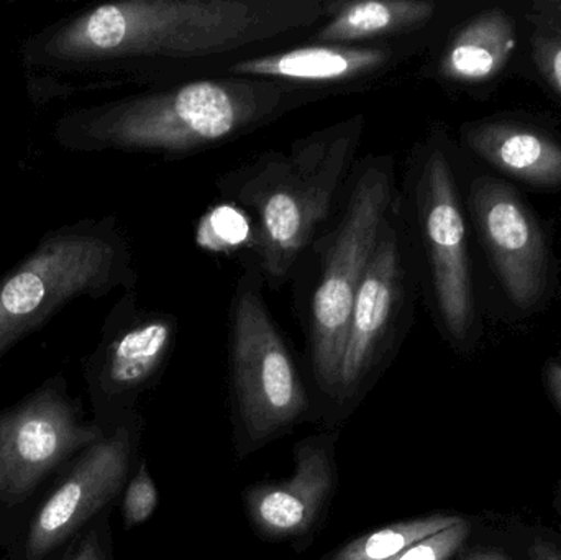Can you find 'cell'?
Listing matches in <instances>:
<instances>
[{
	"label": "cell",
	"instance_id": "24",
	"mask_svg": "<svg viewBox=\"0 0 561 560\" xmlns=\"http://www.w3.org/2000/svg\"><path fill=\"white\" fill-rule=\"evenodd\" d=\"M547 384H549L550 393L556 398L557 404L561 408V365L550 364L547 368Z\"/></svg>",
	"mask_w": 561,
	"mask_h": 560
},
{
	"label": "cell",
	"instance_id": "16",
	"mask_svg": "<svg viewBox=\"0 0 561 560\" xmlns=\"http://www.w3.org/2000/svg\"><path fill=\"white\" fill-rule=\"evenodd\" d=\"M517 46L514 16L501 7L468 20L448 42L438 75L457 84H480L501 75Z\"/></svg>",
	"mask_w": 561,
	"mask_h": 560
},
{
	"label": "cell",
	"instance_id": "12",
	"mask_svg": "<svg viewBox=\"0 0 561 560\" xmlns=\"http://www.w3.org/2000/svg\"><path fill=\"white\" fill-rule=\"evenodd\" d=\"M405 262L401 236L386 224L350 315L339 390L350 393L371 367L382 341L404 305Z\"/></svg>",
	"mask_w": 561,
	"mask_h": 560
},
{
	"label": "cell",
	"instance_id": "19",
	"mask_svg": "<svg viewBox=\"0 0 561 560\" xmlns=\"http://www.w3.org/2000/svg\"><path fill=\"white\" fill-rule=\"evenodd\" d=\"M530 25V53L537 71L561 98V26L526 13Z\"/></svg>",
	"mask_w": 561,
	"mask_h": 560
},
{
	"label": "cell",
	"instance_id": "7",
	"mask_svg": "<svg viewBox=\"0 0 561 560\" xmlns=\"http://www.w3.org/2000/svg\"><path fill=\"white\" fill-rule=\"evenodd\" d=\"M104 437L82 423L65 378L46 381L0 414V503H22L56 467Z\"/></svg>",
	"mask_w": 561,
	"mask_h": 560
},
{
	"label": "cell",
	"instance_id": "9",
	"mask_svg": "<svg viewBox=\"0 0 561 560\" xmlns=\"http://www.w3.org/2000/svg\"><path fill=\"white\" fill-rule=\"evenodd\" d=\"M470 204L507 299L523 311L539 308L549 295L552 252L536 214L514 187L493 176L474 181Z\"/></svg>",
	"mask_w": 561,
	"mask_h": 560
},
{
	"label": "cell",
	"instance_id": "10",
	"mask_svg": "<svg viewBox=\"0 0 561 560\" xmlns=\"http://www.w3.org/2000/svg\"><path fill=\"white\" fill-rule=\"evenodd\" d=\"M130 456V434L124 427L85 449L30 523L23 559H48L114 500L127 479Z\"/></svg>",
	"mask_w": 561,
	"mask_h": 560
},
{
	"label": "cell",
	"instance_id": "4",
	"mask_svg": "<svg viewBox=\"0 0 561 560\" xmlns=\"http://www.w3.org/2000/svg\"><path fill=\"white\" fill-rule=\"evenodd\" d=\"M134 285L130 247L115 217L49 229L0 278V358L71 302Z\"/></svg>",
	"mask_w": 561,
	"mask_h": 560
},
{
	"label": "cell",
	"instance_id": "3",
	"mask_svg": "<svg viewBox=\"0 0 561 560\" xmlns=\"http://www.w3.org/2000/svg\"><path fill=\"white\" fill-rule=\"evenodd\" d=\"M362 117L296 141L229 178L230 194L256 217L260 266L273 285L289 275L332 210L362 137Z\"/></svg>",
	"mask_w": 561,
	"mask_h": 560
},
{
	"label": "cell",
	"instance_id": "26",
	"mask_svg": "<svg viewBox=\"0 0 561 560\" xmlns=\"http://www.w3.org/2000/svg\"><path fill=\"white\" fill-rule=\"evenodd\" d=\"M467 560H510V558L500 555V552H477V555H471Z\"/></svg>",
	"mask_w": 561,
	"mask_h": 560
},
{
	"label": "cell",
	"instance_id": "13",
	"mask_svg": "<svg viewBox=\"0 0 561 560\" xmlns=\"http://www.w3.org/2000/svg\"><path fill=\"white\" fill-rule=\"evenodd\" d=\"M394 48L386 45H306L268 55L250 56L227 66L236 78L270 82L335 84L368 78L388 68Z\"/></svg>",
	"mask_w": 561,
	"mask_h": 560
},
{
	"label": "cell",
	"instance_id": "17",
	"mask_svg": "<svg viewBox=\"0 0 561 560\" xmlns=\"http://www.w3.org/2000/svg\"><path fill=\"white\" fill-rule=\"evenodd\" d=\"M435 15L437 3L431 0L330 2L329 16L316 36L322 45L356 46L421 28Z\"/></svg>",
	"mask_w": 561,
	"mask_h": 560
},
{
	"label": "cell",
	"instance_id": "27",
	"mask_svg": "<svg viewBox=\"0 0 561 560\" xmlns=\"http://www.w3.org/2000/svg\"><path fill=\"white\" fill-rule=\"evenodd\" d=\"M527 13H530V12H527ZM533 15H536V13H533ZM537 16H540V19L549 20V22L556 23V25L561 26V20L560 19H550V16H542V15H537Z\"/></svg>",
	"mask_w": 561,
	"mask_h": 560
},
{
	"label": "cell",
	"instance_id": "14",
	"mask_svg": "<svg viewBox=\"0 0 561 560\" xmlns=\"http://www.w3.org/2000/svg\"><path fill=\"white\" fill-rule=\"evenodd\" d=\"M335 483V467L325 447L304 443L296 453V473L287 482L250 495L253 522L270 536H297L316 523Z\"/></svg>",
	"mask_w": 561,
	"mask_h": 560
},
{
	"label": "cell",
	"instance_id": "15",
	"mask_svg": "<svg viewBox=\"0 0 561 560\" xmlns=\"http://www.w3.org/2000/svg\"><path fill=\"white\" fill-rule=\"evenodd\" d=\"M465 144L481 160L530 186H561V141L542 128L507 121L465 125Z\"/></svg>",
	"mask_w": 561,
	"mask_h": 560
},
{
	"label": "cell",
	"instance_id": "5",
	"mask_svg": "<svg viewBox=\"0 0 561 560\" xmlns=\"http://www.w3.org/2000/svg\"><path fill=\"white\" fill-rule=\"evenodd\" d=\"M391 204V167L386 161L369 164L353 184L313 293L312 357L323 387L339 390L353 301L388 224Z\"/></svg>",
	"mask_w": 561,
	"mask_h": 560
},
{
	"label": "cell",
	"instance_id": "11",
	"mask_svg": "<svg viewBox=\"0 0 561 560\" xmlns=\"http://www.w3.org/2000/svg\"><path fill=\"white\" fill-rule=\"evenodd\" d=\"M176 334L173 316L148 312L127 289L112 306L101 341L85 362L89 390L114 400L144 387L163 365Z\"/></svg>",
	"mask_w": 561,
	"mask_h": 560
},
{
	"label": "cell",
	"instance_id": "23",
	"mask_svg": "<svg viewBox=\"0 0 561 560\" xmlns=\"http://www.w3.org/2000/svg\"><path fill=\"white\" fill-rule=\"evenodd\" d=\"M527 12L561 20V0H536L530 3Z\"/></svg>",
	"mask_w": 561,
	"mask_h": 560
},
{
	"label": "cell",
	"instance_id": "18",
	"mask_svg": "<svg viewBox=\"0 0 561 560\" xmlns=\"http://www.w3.org/2000/svg\"><path fill=\"white\" fill-rule=\"evenodd\" d=\"M460 519L457 516H428V518L396 523L388 528L378 529L355 539L342 551L336 552L332 560H389L409 546L457 525Z\"/></svg>",
	"mask_w": 561,
	"mask_h": 560
},
{
	"label": "cell",
	"instance_id": "2",
	"mask_svg": "<svg viewBox=\"0 0 561 560\" xmlns=\"http://www.w3.org/2000/svg\"><path fill=\"white\" fill-rule=\"evenodd\" d=\"M283 102L278 82L199 79L71 108L55 122L53 140L72 153H193L255 127Z\"/></svg>",
	"mask_w": 561,
	"mask_h": 560
},
{
	"label": "cell",
	"instance_id": "20",
	"mask_svg": "<svg viewBox=\"0 0 561 560\" xmlns=\"http://www.w3.org/2000/svg\"><path fill=\"white\" fill-rule=\"evenodd\" d=\"M470 526L463 519L444 532L435 533L389 560H448L467 541Z\"/></svg>",
	"mask_w": 561,
	"mask_h": 560
},
{
	"label": "cell",
	"instance_id": "22",
	"mask_svg": "<svg viewBox=\"0 0 561 560\" xmlns=\"http://www.w3.org/2000/svg\"><path fill=\"white\" fill-rule=\"evenodd\" d=\"M66 560H105L104 549H102L98 533L92 532V535L85 536L81 545Z\"/></svg>",
	"mask_w": 561,
	"mask_h": 560
},
{
	"label": "cell",
	"instance_id": "21",
	"mask_svg": "<svg viewBox=\"0 0 561 560\" xmlns=\"http://www.w3.org/2000/svg\"><path fill=\"white\" fill-rule=\"evenodd\" d=\"M158 505V492L147 467L141 466L131 479L124 500V518L128 528L147 522Z\"/></svg>",
	"mask_w": 561,
	"mask_h": 560
},
{
	"label": "cell",
	"instance_id": "25",
	"mask_svg": "<svg viewBox=\"0 0 561 560\" xmlns=\"http://www.w3.org/2000/svg\"><path fill=\"white\" fill-rule=\"evenodd\" d=\"M530 558L533 560H561V551L546 545V542H536L530 549Z\"/></svg>",
	"mask_w": 561,
	"mask_h": 560
},
{
	"label": "cell",
	"instance_id": "1",
	"mask_svg": "<svg viewBox=\"0 0 561 560\" xmlns=\"http://www.w3.org/2000/svg\"><path fill=\"white\" fill-rule=\"evenodd\" d=\"M320 0H121L61 16L20 46L33 104L68 101L144 78L170 61L233 55L309 30L329 16Z\"/></svg>",
	"mask_w": 561,
	"mask_h": 560
},
{
	"label": "cell",
	"instance_id": "6",
	"mask_svg": "<svg viewBox=\"0 0 561 560\" xmlns=\"http://www.w3.org/2000/svg\"><path fill=\"white\" fill-rule=\"evenodd\" d=\"M232 362L240 411L253 439H265L299 418L306 393L255 276L240 282L233 299Z\"/></svg>",
	"mask_w": 561,
	"mask_h": 560
},
{
	"label": "cell",
	"instance_id": "8",
	"mask_svg": "<svg viewBox=\"0 0 561 560\" xmlns=\"http://www.w3.org/2000/svg\"><path fill=\"white\" fill-rule=\"evenodd\" d=\"M417 209L438 315L448 334L465 341L477 321V299L460 194L442 148H432L422 164Z\"/></svg>",
	"mask_w": 561,
	"mask_h": 560
}]
</instances>
